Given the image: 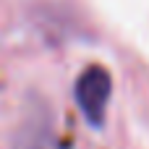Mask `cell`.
Returning <instances> with one entry per match:
<instances>
[{
    "label": "cell",
    "mask_w": 149,
    "mask_h": 149,
    "mask_svg": "<svg viewBox=\"0 0 149 149\" xmlns=\"http://www.w3.org/2000/svg\"><path fill=\"white\" fill-rule=\"evenodd\" d=\"M13 149H60V144L50 120L42 113H31V118L18 128Z\"/></svg>",
    "instance_id": "2"
},
{
    "label": "cell",
    "mask_w": 149,
    "mask_h": 149,
    "mask_svg": "<svg viewBox=\"0 0 149 149\" xmlns=\"http://www.w3.org/2000/svg\"><path fill=\"white\" fill-rule=\"evenodd\" d=\"M110 92H113V79H110V71L102 68V65H86L79 79H76V86H73V94H76V102H79V110L84 113V118L100 128L105 123V113H107V102H110Z\"/></svg>",
    "instance_id": "1"
}]
</instances>
